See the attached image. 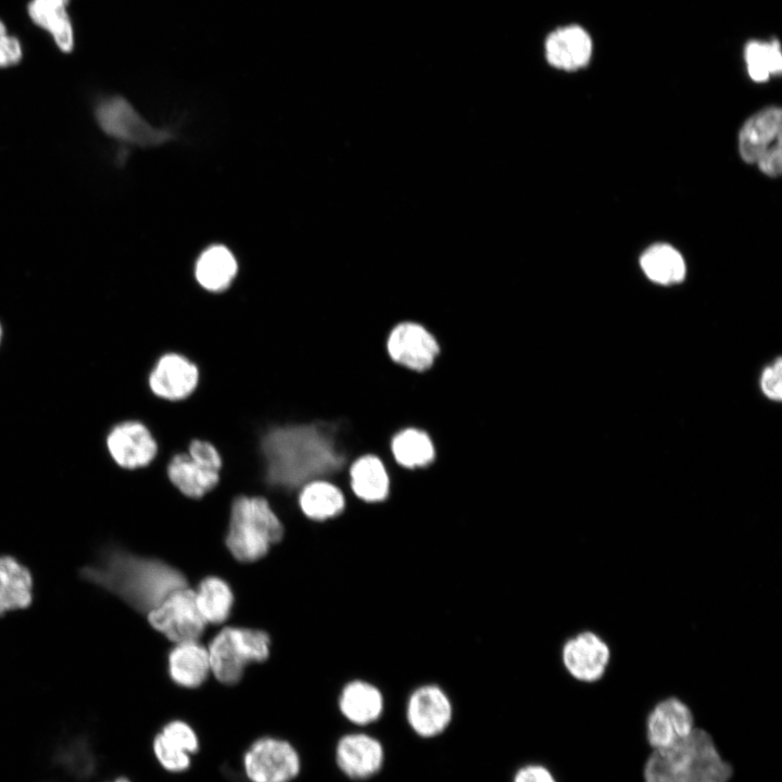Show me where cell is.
Returning <instances> with one entry per match:
<instances>
[{
	"mask_svg": "<svg viewBox=\"0 0 782 782\" xmlns=\"http://www.w3.org/2000/svg\"><path fill=\"white\" fill-rule=\"evenodd\" d=\"M262 491L293 499L314 479H327L350 492L348 467L353 461L336 421L283 422L258 438Z\"/></svg>",
	"mask_w": 782,
	"mask_h": 782,
	"instance_id": "cell-1",
	"label": "cell"
},
{
	"mask_svg": "<svg viewBox=\"0 0 782 782\" xmlns=\"http://www.w3.org/2000/svg\"><path fill=\"white\" fill-rule=\"evenodd\" d=\"M83 576L115 593L139 610H151L167 595L186 586L182 575L154 559L112 550L83 570Z\"/></svg>",
	"mask_w": 782,
	"mask_h": 782,
	"instance_id": "cell-2",
	"label": "cell"
},
{
	"mask_svg": "<svg viewBox=\"0 0 782 782\" xmlns=\"http://www.w3.org/2000/svg\"><path fill=\"white\" fill-rule=\"evenodd\" d=\"M733 774L712 735L698 726L682 741L649 751L642 767V782H731Z\"/></svg>",
	"mask_w": 782,
	"mask_h": 782,
	"instance_id": "cell-3",
	"label": "cell"
},
{
	"mask_svg": "<svg viewBox=\"0 0 782 782\" xmlns=\"http://www.w3.org/2000/svg\"><path fill=\"white\" fill-rule=\"evenodd\" d=\"M283 527L269 500L262 494H237L229 507L226 544L240 562H254L278 542Z\"/></svg>",
	"mask_w": 782,
	"mask_h": 782,
	"instance_id": "cell-4",
	"label": "cell"
},
{
	"mask_svg": "<svg viewBox=\"0 0 782 782\" xmlns=\"http://www.w3.org/2000/svg\"><path fill=\"white\" fill-rule=\"evenodd\" d=\"M268 645L269 638L261 630L224 628L207 649L211 671L222 683H236L247 665L267 658Z\"/></svg>",
	"mask_w": 782,
	"mask_h": 782,
	"instance_id": "cell-5",
	"label": "cell"
},
{
	"mask_svg": "<svg viewBox=\"0 0 782 782\" xmlns=\"http://www.w3.org/2000/svg\"><path fill=\"white\" fill-rule=\"evenodd\" d=\"M243 772L250 782H291L301 770L297 748L287 740L262 736L244 752Z\"/></svg>",
	"mask_w": 782,
	"mask_h": 782,
	"instance_id": "cell-6",
	"label": "cell"
},
{
	"mask_svg": "<svg viewBox=\"0 0 782 782\" xmlns=\"http://www.w3.org/2000/svg\"><path fill=\"white\" fill-rule=\"evenodd\" d=\"M105 449L114 465L126 471L148 467L159 446L148 426L138 419L115 421L105 436Z\"/></svg>",
	"mask_w": 782,
	"mask_h": 782,
	"instance_id": "cell-7",
	"label": "cell"
},
{
	"mask_svg": "<svg viewBox=\"0 0 782 782\" xmlns=\"http://www.w3.org/2000/svg\"><path fill=\"white\" fill-rule=\"evenodd\" d=\"M149 622L175 643L197 641L205 628L193 590L180 588L148 614Z\"/></svg>",
	"mask_w": 782,
	"mask_h": 782,
	"instance_id": "cell-8",
	"label": "cell"
},
{
	"mask_svg": "<svg viewBox=\"0 0 782 782\" xmlns=\"http://www.w3.org/2000/svg\"><path fill=\"white\" fill-rule=\"evenodd\" d=\"M454 705L440 685L425 683L413 689L404 704V717L418 736L431 739L442 734L452 723Z\"/></svg>",
	"mask_w": 782,
	"mask_h": 782,
	"instance_id": "cell-9",
	"label": "cell"
},
{
	"mask_svg": "<svg viewBox=\"0 0 782 782\" xmlns=\"http://www.w3.org/2000/svg\"><path fill=\"white\" fill-rule=\"evenodd\" d=\"M697 726L693 709L681 698H661L644 717V739L647 747L667 748L691 734Z\"/></svg>",
	"mask_w": 782,
	"mask_h": 782,
	"instance_id": "cell-10",
	"label": "cell"
},
{
	"mask_svg": "<svg viewBox=\"0 0 782 782\" xmlns=\"http://www.w3.org/2000/svg\"><path fill=\"white\" fill-rule=\"evenodd\" d=\"M390 360L413 371H426L440 353L436 337L421 324L404 320L396 324L386 340Z\"/></svg>",
	"mask_w": 782,
	"mask_h": 782,
	"instance_id": "cell-11",
	"label": "cell"
},
{
	"mask_svg": "<svg viewBox=\"0 0 782 782\" xmlns=\"http://www.w3.org/2000/svg\"><path fill=\"white\" fill-rule=\"evenodd\" d=\"M200 371L194 362L177 352L157 357L147 377L151 393L164 401L179 402L197 389Z\"/></svg>",
	"mask_w": 782,
	"mask_h": 782,
	"instance_id": "cell-12",
	"label": "cell"
},
{
	"mask_svg": "<svg viewBox=\"0 0 782 782\" xmlns=\"http://www.w3.org/2000/svg\"><path fill=\"white\" fill-rule=\"evenodd\" d=\"M610 652L597 634L581 632L568 639L562 647L560 660L565 670L575 680L593 683L605 673Z\"/></svg>",
	"mask_w": 782,
	"mask_h": 782,
	"instance_id": "cell-13",
	"label": "cell"
},
{
	"mask_svg": "<svg viewBox=\"0 0 782 782\" xmlns=\"http://www.w3.org/2000/svg\"><path fill=\"white\" fill-rule=\"evenodd\" d=\"M340 771L353 780H365L378 773L384 761V749L379 740L363 732L341 736L335 751Z\"/></svg>",
	"mask_w": 782,
	"mask_h": 782,
	"instance_id": "cell-14",
	"label": "cell"
},
{
	"mask_svg": "<svg viewBox=\"0 0 782 782\" xmlns=\"http://www.w3.org/2000/svg\"><path fill=\"white\" fill-rule=\"evenodd\" d=\"M97 119L109 135L140 144L163 141L166 134L147 124L131 105L122 98H112L97 109Z\"/></svg>",
	"mask_w": 782,
	"mask_h": 782,
	"instance_id": "cell-15",
	"label": "cell"
},
{
	"mask_svg": "<svg viewBox=\"0 0 782 782\" xmlns=\"http://www.w3.org/2000/svg\"><path fill=\"white\" fill-rule=\"evenodd\" d=\"M340 714L349 722L366 727L379 721L386 712L382 691L364 679L349 680L338 697Z\"/></svg>",
	"mask_w": 782,
	"mask_h": 782,
	"instance_id": "cell-16",
	"label": "cell"
},
{
	"mask_svg": "<svg viewBox=\"0 0 782 782\" xmlns=\"http://www.w3.org/2000/svg\"><path fill=\"white\" fill-rule=\"evenodd\" d=\"M592 54L590 35L580 26L571 25L551 33L545 41V56L555 68L576 71L584 67Z\"/></svg>",
	"mask_w": 782,
	"mask_h": 782,
	"instance_id": "cell-17",
	"label": "cell"
},
{
	"mask_svg": "<svg viewBox=\"0 0 782 782\" xmlns=\"http://www.w3.org/2000/svg\"><path fill=\"white\" fill-rule=\"evenodd\" d=\"M782 113L779 108L764 109L749 117L739 135V150L747 163H756L758 157L782 140Z\"/></svg>",
	"mask_w": 782,
	"mask_h": 782,
	"instance_id": "cell-18",
	"label": "cell"
},
{
	"mask_svg": "<svg viewBox=\"0 0 782 782\" xmlns=\"http://www.w3.org/2000/svg\"><path fill=\"white\" fill-rule=\"evenodd\" d=\"M349 488L358 501L383 502L390 492V476L384 463L374 454L356 457L348 467Z\"/></svg>",
	"mask_w": 782,
	"mask_h": 782,
	"instance_id": "cell-19",
	"label": "cell"
},
{
	"mask_svg": "<svg viewBox=\"0 0 782 782\" xmlns=\"http://www.w3.org/2000/svg\"><path fill=\"white\" fill-rule=\"evenodd\" d=\"M171 484L185 497L200 500L219 482V472L207 469L190 458L187 452L174 454L165 469Z\"/></svg>",
	"mask_w": 782,
	"mask_h": 782,
	"instance_id": "cell-20",
	"label": "cell"
},
{
	"mask_svg": "<svg viewBox=\"0 0 782 782\" xmlns=\"http://www.w3.org/2000/svg\"><path fill=\"white\" fill-rule=\"evenodd\" d=\"M295 496L301 512L315 521H328L338 517L346 505L342 489L327 479H314L304 483Z\"/></svg>",
	"mask_w": 782,
	"mask_h": 782,
	"instance_id": "cell-21",
	"label": "cell"
},
{
	"mask_svg": "<svg viewBox=\"0 0 782 782\" xmlns=\"http://www.w3.org/2000/svg\"><path fill=\"white\" fill-rule=\"evenodd\" d=\"M238 275L234 254L223 245H213L197 260L194 280L204 291L222 293L230 288Z\"/></svg>",
	"mask_w": 782,
	"mask_h": 782,
	"instance_id": "cell-22",
	"label": "cell"
},
{
	"mask_svg": "<svg viewBox=\"0 0 782 782\" xmlns=\"http://www.w3.org/2000/svg\"><path fill=\"white\" fill-rule=\"evenodd\" d=\"M168 670L178 685L199 686L211 670L209 652L197 641L178 643L168 656Z\"/></svg>",
	"mask_w": 782,
	"mask_h": 782,
	"instance_id": "cell-23",
	"label": "cell"
},
{
	"mask_svg": "<svg viewBox=\"0 0 782 782\" xmlns=\"http://www.w3.org/2000/svg\"><path fill=\"white\" fill-rule=\"evenodd\" d=\"M70 0H31L27 12L30 20L46 29L63 52H71L74 47V33L66 5Z\"/></svg>",
	"mask_w": 782,
	"mask_h": 782,
	"instance_id": "cell-24",
	"label": "cell"
},
{
	"mask_svg": "<svg viewBox=\"0 0 782 782\" xmlns=\"http://www.w3.org/2000/svg\"><path fill=\"white\" fill-rule=\"evenodd\" d=\"M390 451L395 464L404 469L426 467L436 457L434 444L429 434L414 427L396 432L391 438Z\"/></svg>",
	"mask_w": 782,
	"mask_h": 782,
	"instance_id": "cell-25",
	"label": "cell"
},
{
	"mask_svg": "<svg viewBox=\"0 0 782 782\" xmlns=\"http://www.w3.org/2000/svg\"><path fill=\"white\" fill-rule=\"evenodd\" d=\"M30 572L11 556L0 557V615L31 603Z\"/></svg>",
	"mask_w": 782,
	"mask_h": 782,
	"instance_id": "cell-26",
	"label": "cell"
},
{
	"mask_svg": "<svg viewBox=\"0 0 782 782\" xmlns=\"http://www.w3.org/2000/svg\"><path fill=\"white\" fill-rule=\"evenodd\" d=\"M640 265L652 281L659 285H674L685 277V263L682 255L668 244H654L641 256Z\"/></svg>",
	"mask_w": 782,
	"mask_h": 782,
	"instance_id": "cell-27",
	"label": "cell"
},
{
	"mask_svg": "<svg viewBox=\"0 0 782 782\" xmlns=\"http://www.w3.org/2000/svg\"><path fill=\"white\" fill-rule=\"evenodd\" d=\"M194 594L197 607L205 622L220 623L228 617L234 595L225 581L217 577L206 578Z\"/></svg>",
	"mask_w": 782,
	"mask_h": 782,
	"instance_id": "cell-28",
	"label": "cell"
},
{
	"mask_svg": "<svg viewBox=\"0 0 782 782\" xmlns=\"http://www.w3.org/2000/svg\"><path fill=\"white\" fill-rule=\"evenodd\" d=\"M744 58L748 75L754 81L764 83L782 71L780 43L775 39L770 42L749 41Z\"/></svg>",
	"mask_w": 782,
	"mask_h": 782,
	"instance_id": "cell-29",
	"label": "cell"
},
{
	"mask_svg": "<svg viewBox=\"0 0 782 782\" xmlns=\"http://www.w3.org/2000/svg\"><path fill=\"white\" fill-rule=\"evenodd\" d=\"M152 751L161 767L172 773H181L190 768L191 755L168 742L157 733L152 742Z\"/></svg>",
	"mask_w": 782,
	"mask_h": 782,
	"instance_id": "cell-30",
	"label": "cell"
},
{
	"mask_svg": "<svg viewBox=\"0 0 782 782\" xmlns=\"http://www.w3.org/2000/svg\"><path fill=\"white\" fill-rule=\"evenodd\" d=\"M160 734L190 755L198 753L200 748L198 734L189 723L182 720H172L167 722L162 728Z\"/></svg>",
	"mask_w": 782,
	"mask_h": 782,
	"instance_id": "cell-31",
	"label": "cell"
},
{
	"mask_svg": "<svg viewBox=\"0 0 782 782\" xmlns=\"http://www.w3.org/2000/svg\"><path fill=\"white\" fill-rule=\"evenodd\" d=\"M187 453L191 459L201 466L214 471H220L223 466L222 455L210 441L192 439L189 442Z\"/></svg>",
	"mask_w": 782,
	"mask_h": 782,
	"instance_id": "cell-32",
	"label": "cell"
},
{
	"mask_svg": "<svg viewBox=\"0 0 782 782\" xmlns=\"http://www.w3.org/2000/svg\"><path fill=\"white\" fill-rule=\"evenodd\" d=\"M760 388L764 394L773 401L782 399V361L778 357L761 374Z\"/></svg>",
	"mask_w": 782,
	"mask_h": 782,
	"instance_id": "cell-33",
	"label": "cell"
},
{
	"mask_svg": "<svg viewBox=\"0 0 782 782\" xmlns=\"http://www.w3.org/2000/svg\"><path fill=\"white\" fill-rule=\"evenodd\" d=\"M23 51L18 39L7 33L5 25L0 21V67L18 63Z\"/></svg>",
	"mask_w": 782,
	"mask_h": 782,
	"instance_id": "cell-34",
	"label": "cell"
},
{
	"mask_svg": "<svg viewBox=\"0 0 782 782\" xmlns=\"http://www.w3.org/2000/svg\"><path fill=\"white\" fill-rule=\"evenodd\" d=\"M513 782H559L556 774L545 765L527 764L520 767Z\"/></svg>",
	"mask_w": 782,
	"mask_h": 782,
	"instance_id": "cell-35",
	"label": "cell"
},
{
	"mask_svg": "<svg viewBox=\"0 0 782 782\" xmlns=\"http://www.w3.org/2000/svg\"><path fill=\"white\" fill-rule=\"evenodd\" d=\"M781 141H778L767 151H765L756 161L759 169L770 176L777 177L782 171V151Z\"/></svg>",
	"mask_w": 782,
	"mask_h": 782,
	"instance_id": "cell-36",
	"label": "cell"
},
{
	"mask_svg": "<svg viewBox=\"0 0 782 782\" xmlns=\"http://www.w3.org/2000/svg\"><path fill=\"white\" fill-rule=\"evenodd\" d=\"M112 782H130V780H128L127 778H124V777H119Z\"/></svg>",
	"mask_w": 782,
	"mask_h": 782,
	"instance_id": "cell-37",
	"label": "cell"
},
{
	"mask_svg": "<svg viewBox=\"0 0 782 782\" xmlns=\"http://www.w3.org/2000/svg\"><path fill=\"white\" fill-rule=\"evenodd\" d=\"M1 339H2V327H1V324H0V343H1Z\"/></svg>",
	"mask_w": 782,
	"mask_h": 782,
	"instance_id": "cell-38",
	"label": "cell"
}]
</instances>
